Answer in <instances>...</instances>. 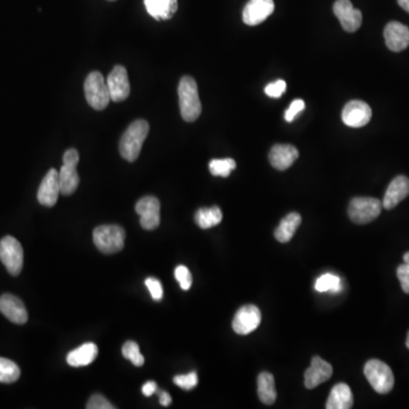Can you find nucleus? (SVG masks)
Instances as JSON below:
<instances>
[{
  "instance_id": "29",
  "label": "nucleus",
  "mask_w": 409,
  "mask_h": 409,
  "mask_svg": "<svg viewBox=\"0 0 409 409\" xmlns=\"http://www.w3.org/2000/svg\"><path fill=\"white\" fill-rule=\"evenodd\" d=\"M236 163L232 158H224V160H213L210 163V173L214 177H229L233 170H236Z\"/></svg>"
},
{
  "instance_id": "39",
  "label": "nucleus",
  "mask_w": 409,
  "mask_h": 409,
  "mask_svg": "<svg viewBox=\"0 0 409 409\" xmlns=\"http://www.w3.org/2000/svg\"><path fill=\"white\" fill-rule=\"evenodd\" d=\"M160 403L162 406L167 407L171 403H172V398H171V396L169 395V393L163 391V393H160Z\"/></svg>"
},
{
  "instance_id": "2",
  "label": "nucleus",
  "mask_w": 409,
  "mask_h": 409,
  "mask_svg": "<svg viewBox=\"0 0 409 409\" xmlns=\"http://www.w3.org/2000/svg\"><path fill=\"white\" fill-rule=\"evenodd\" d=\"M177 93L181 116L186 122H195L201 114V103L195 79L188 75L183 77L177 88Z\"/></svg>"
},
{
  "instance_id": "13",
  "label": "nucleus",
  "mask_w": 409,
  "mask_h": 409,
  "mask_svg": "<svg viewBox=\"0 0 409 409\" xmlns=\"http://www.w3.org/2000/svg\"><path fill=\"white\" fill-rule=\"evenodd\" d=\"M372 117V110L362 100H351L343 107V121L347 127H363L369 124Z\"/></svg>"
},
{
  "instance_id": "32",
  "label": "nucleus",
  "mask_w": 409,
  "mask_h": 409,
  "mask_svg": "<svg viewBox=\"0 0 409 409\" xmlns=\"http://www.w3.org/2000/svg\"><path fill=\"white\" fill-rule=\"evenodd\" d=\"M173 381L181 389L191 390L198 384V375L196 372H190L184 375L175 376Z\"/></svg>"
},
{
  "instance_id": "23",
  "label": "nucleus",
  "mask_w": 409,
  "mask_h": 409,
  "mask_svg": "<svg viewBox=\"0 0 409 409\" xmlns=\"http://www.w3.org/2000/svg\"><path fill=\"white\" fill-rule=\"evenodd\" d=\"M98 356V347L95 343H84L77 349L72 350L67 355L66 360L72 367H82L90 365Z\"/></svg>"
},
{
  "instance_id": "38",
  "label": "nucleus",
  "mask_w": 409,
  "mask_h": 409,
  "mask_svg": "<svg viewBox=\"0 0 409 409\" xmlns=\"http://www.w3.org/2000/svg\"><path fill=\"white\" fill-rule=\"evenodd\" d=\"M156 391L157 384L156 382H153V381H148V382L145 383L142 386V393L146 397L151 396V395H153Z\"/></svg>"
},
{
  "instance_id": "24",
  "label": "nucleus",
  "mask_w": 409,
  "mask_h": 409,
  "mask_svg": "<svg viewBox=\"0 0 409 409\" xmlns=\"http://www.w3.org/2000/svg\"><path fill=\"white\" fill-rule=\"evenodd\" d=\"M301 224V216L298 213H290L280 222L279 227L274 231L275 239L281 243H289L295 236L297 229Z\"/></svg>"
},
{
  "instance_id": "20",
  "label": "nucleus",
  "mask_w": 409,
  "mask_h": 409,
  "mask_svg": "<svg viewBox=\"0 0 409 409\" xmlns=\"http://www.w3.org/2000/svg\"><path fill=\"white\" fill-rule=\"evenodd\" d=\"M299 153L296 147L291 145H275L271 149L269 160L271 165L279 171H286L296 162Z\"/></svg>"
},
{
  "instance_id": "30",
  "label": "nucleus",
  "mask_w": 409,
  "mask_h": 409,
  "mask_svg": "<svg viewBox=\"0 0 409 409\" xmlns=\"http://www.w3.org/2000/svg\"><path fill=\"white\" fill-rule=\"evenodd\" d=\"M124 358L131 360L134 366H142L145 364V357L140 353L139 346L134 341H127L122 348Z\"/></svg>"
},
{
  "instance_id": "1",
  "label": "nucleus",
  "mask_w": 409,
  "mask_h": 409,
  "mask_svg": "<svg viewBox=\"0 0 409 409\" xmlns=\"http://www.w3.org/2000/svg\"><path fill=\"white\" fill-rule=\"evenodd\" d=\"M149 134V124L145 120H136L130 124L120 141V153L127 162L138 160L142 145Z\"/></svg>"
},
{
  "instance_id": "33",
  "label": "nucleus",
  "mask_w": 409,
  "mask_h": 409,
  "mask_svg": "<svg viewBox=\"0 0 409 409\" xmlns=\"http://www.w3.org/2000/svg\"><path fill=\"white\" fill-rule=\"evenodd\" d=\"M145 283H146V286L149 290L153 299L160 301L163 298L164 293L163 286H162L160 280L155 279V277H148Z\"/></svg>"
},
{
  "instance_id": "11",
  "label": "nucleus",
  "mask_w": 409,
  "mask_h": 409,
  "mask_svg": "<svg viewBox=\"0 0 409 409\" xmlns=\"http://www.w3.org/2000/svg\"><path fill=\"white\" fill-rule=\"evenodd\" d=\"M262 314L258 307L246 305L241 307L233 319L232 327L234 332L246 336L253 332L260 326Z\"/></svg>"
},
{
  "instance_id": "7",
  "label": "nucleus",
  "mask_w": 409,
  "mask_h": 409,
  "mask_svg": "<svg viewBox=\"0 0 409 409\" xmlns=\"http://www.w3.org/2000/svg\"><path fill=\"white\" fill-rule=\"evenodd\" d=\"M79 160L80 156L77 149L71 148L64 153L63 166L60 171V193L64 196H71L79 186L80 177L77 171Z\"/></svg>"
},
{
  "instance_id": "37",
  "label": "nucleus",
  "mask_w": 409,
  "mask_h": 409,
  "mask_svg": "<svg viewBox=\"0 0 409 409\" xmlns=\"http://www.w3.org/2000/svg\"><path fill=\"white\" fill-rule=\"evenodd\" d=\"M397 276L400 281L404 293L409 295V265L405 263L400 265L397 270Z\"/></svg>"
},
{
  "instance_id": "8",
  "label": "nucleus",
  "mask_w": 409,
  "mask_h": 409,
  "mask_svg": "<svg viewBox=\"0 0 409 409\" xmlns=\"http://www.w3.org/2000/svg\"><path fill=\"white\" fill-rule=\"evenodd\" d=\"M0 260L10 275H18L23 269V248L14 236H5L0 241Z\"/></svg>"
},
{
  "instance_id": "18",
  "label": "nucleus",
  "mask_w": 409,
  "mask_h": 409,
  "mask_svg": "<svg viewBox=\"0 0 409 409\" xmlns=\"http://www.w3.org/2000/svg\"><path fill=\"white\" fill-rule=\"evenodd\" d=\"M332 373L331 364L322 360L321 357H313L312 364L305 373V386L307 389H314L319 384L326 382L332 376Z\"/></svg>"
},
{
  "instance_id": "17",
  "label": "nucleus",
  "mask_w": 409,
  "mask_h": 409,
  "mask_svg": "<svg viewBox=\"0 0 409 409\" xmlns=\"http://www.w3.org/2000/svg\"><path fill=\"white\" fill-rule=\"evenodd\" d=\"M384 39L390 50L395 53L403 51L409 46V29L403 23L393 21L386 24Z\"/></svg>"
},
{
  "instance_id": "14",
  "label": "nucleus",
  "mask_w": 409,
  "mask_h": 409,
  "mask_svg": "<svg viewBox=\"0 0 409 409\" xmlns=\"http://www.w3.org/2000/svg\"><path fill=\"white\" fill-rule=\"evenodd\" d=\"M60 193V172L51 169L45 175L38 190V201L46 207L56 205Z\"/></svg>"
},
{
  "instance_id": "35",
  "label": "nucleus",
  "mask_w": 409,
  "mask_h": 409,
  "mask_svg": "<svg viewBox=\"0 0 409 409\" xmlns=\"http://www.w3.org/2000/svg\"><path fill=\"white\" fill-rule=\"evenodd\" d=\"M286 90V81L277 80L272 84H267L265 93L271 98H280Z\"/></svg>"
},
{
  "instance_id": "36",
  "label": "nucleus",
  "mask_w": 409,
  "mask_h": 409,
  "mask_svg": "<svg viewBox=\"0 0 409 409\" xmlns=\"http://www.w3.org/2000/svg\"><path fill=\"white\" fill-rule=\"evenodd\" d=\"M88 409H113L114 406L101 395H93L87 404Z\"/></svg>"
},
{
  "instance_id": "28",
  "label": "nucleus",
  "mask_w": 409,
  "mask_h": 409,
  "mask_svg": "<svg viewBox=\"0 0 409 409\" xmlns=\"http://www.w3.org/2000/svg\"><path fill=\"white\" fill-rule=\"evenodd\" d=\"M341 288L343 286L339 276L334 275L332 273L323 274L315 283V289L319 293H339Z\"/></svg>"
},
{
  "instance_id": "15",
  "label": "nucleus",
  "mask_w": 409,
  "mask_h": 409,
  "mask_svg": "<svg viewBox=\"0 0 409 409\" xmlns=\"http://www.w3.org/2000/svg\"><path fill=\"white\" fill-rule=\"evenodd\" d=\"M274 8L275 5L273 0H249L243 8V22L250 27L263 23L267 17L272 15Z\"/></svg>"
},
{
  "instance_id": "41",
  "label": "nucleus",
  "mask_w": 409,
  "mask_h": 409,
  "mask_svg": "<svg viewBox=\"0 0 409 409\" xmlns=\"http://www.w3.org/2000/svg\"><path fill=\"white\" fill-rule=\"evenodd\" d=\"M404 262H405V264H407V265H409V251L404 255Z\"/></svg>"
},
{
  "instance_id": "22",
  "label": "nucleus",
  "mask_w": 409,
  "mask_h": 409,
  "mask_svg": "<svg viewBox=\"0 0 409 409\" xmlns=\"http://www.w3.org/2000/svg\"><path fill=\"white\" fill-rule=\"evenodd\" d=\"M354 397L349 386L346 383H339L333 386L326 401L327 409H349L353 407Z\"/></svg>"
},
{
  "instance_id": "5",
  "label": "nucleus",
  "mask_w": 409,
  "mask_h": 409,
  "mask_svg": "<svg viewBox=\"0 0 409 409\" xmlns=\"http://www.w3.org/2000/svg\"><path fill=\"white\" fill-rule=\"evenodd\" d=\"M84 95L93 110H103L110 101L106 80L100 72H91L84 82Z\"/></svg>"
},
{
  "instance_id": "21",
  "label": "nucleus",
  "mask_w": 409,
  "mask_h": 409,
  "mask_svg": "<svg viewBox=\"0 0 409 409\" xmlns=\"http://www.w3.org/2000/svg\"><path fill=\"white\" fill-rule=\"evenodd\" d=\"M150 16L157 21L171 20L177 10V0H143Z\"/></svg>"
},
{
  "instance_id": "42",
  "label": "nucleus",
  "mask_w": 409,
  "mask_h": 409,
  "mask_svg": "<svg viewBox=\"0 0 409 409\" xmlns=\"http://www.w3.org/2000/svg\"><path fill=\"white\" fill-rule=\"evenodd\" d=\"M406 346H407V348H408V349H409V331H408V334H407Z\"/></svg>"
},
{
  "instance_id": "26",
  "label": "nucleus",
  "mask_w": 409,
  "mask_h": 409,
  "mask_svg": "<svg viewBox=\"0 0 409 409\" xmlns=\"http://www.w3.org/2000/svg\"><path fill=\"white\" fill-rule=\"evenodd\" d=\"M223 214L220 207L214 206L210 208H200L197 210L195 221L200 229L207 230L216 227L222 222Z\"/></svg>"
},
{
  "instance_id": "43",
  "label": "nucleus",
  "mask_w": 409,
  "mask_h": 409,
  "mask_svg": "<svg viewBox=\"0 0 409 409\" xmlns=\"http://www.w3.org/2000/svg\"><path fill=\"white\" fill-rule=\"evenodd\" d=\"M110 1H115V0H110Z\"/></svg>"
},
{
  "instance_id": "6",
  "label": "nucleus",
  "mask_w": 409,
  "mask_h": 409,
  "mask_svg": "<svg viewBox=\"0 0 409 409\" xmlns=\"http://www.w3.org/2000/svg\"><path fill=\"white\" fill-rule=\"evenodd\" d=\"M382 207V203L376 198L357 197L350 201L348 215L354 223H371L380 216Z\"/></svg>"
},
{
  "instance_id": "31",
  "label": "nucleus",
  "mask_w": 409,
  "mask_h": 409,
  "mask_svg": "<svg viewBox=\"0 0 409 409\" xmlns=\"http://www.w3.org/2000/svg\"><path fill=\"white\" fill-rule=\"evenodd\" d=\"M174 275H175V279L180 284L181 289L184 290V291L189 290L193 286V275L188 270V267H183V265L177 267L175 269V272H174Z\"/></svg>"
},
{
  "instance_id": "16",
  "label": "nucleus",
  "mask_w": 409,
  "mask_h": 409,
  "mask_svg": "<svg viewBox=\"0 0 409 409\" xmlns=\"http://www.w3.org/2000/svg\"><path fill=\"white\" fill-rule=\"evenodd\" d=\"M0 312L7 319L15 324H25L27 322V310L23 301L16 296L5 293L0 297Z\"/></svg>"
},
{
  "instance_id": "19",
  "label": "nucleus",
  "mask_w": 409,
  "mask_h": 409,
  "mask_svg": "<svg viewBox=\"0 0 409 409\" xmlns=\"http://www.w3.org/2000/svg\"><path fill=\"white\" fill-rule=\"evenodd\" d=\"M407 196H409V179L399 175L395 177L388 186L383 198L382 206L386 210H393Z\"/></svg>"
},
{
  "instance_id": "4",
  "label": "nucleus",
  "mask_w": 409,
  "mask_h": 409,
  "mask_svg": "<svg viewBox=\"0 0 409 409\" xmlns=\"http://www.w3.org/2000/svg\"><path fill=\"white\" fill-rule=\"evenodd\" d=\"M364 374L373 389L380 395H386L393 389L395 377L393 371L381 360H369L364 367Z\"/></svg>"
},
{
  "instance_id": "3",
  "label": "nucleus",
  "mask_w": 409,
  "mask_h": 409,
  "mask_svg": "<svg viewBox=\"0 0 409 409\" xmlns=\"http://www.w3.org/2000/svg\"><path fill=\"white\" fill-rule=\"evenodd\" d=\"M93 243L103 253H119L123 249L125 231L119 225H101L93 230Z\"/></svg>"
},
{
  "instance_id": "12",
  "label": "nucleus",
  "mask_w": 409,
  "mask_h": 409,
  "mask_svg": "<svg viewBox=\"0 0 409 409\" xmlns=\"http://www.w3.org/2000/svg\"><path fill=\"white\" fill-rule=\"evenodd\" d=\"M333 12L347 32H356L362 25L363 15L360 10L353 6L350 0H336L333 5Z\"/></svg>"
},
{
  "instance_id": "40",
  "label": "nucleus",
  "mask_w": 409,
  "mask_h": 409,
  "mask_svg": "<svg viewBox=\"0 0 409 409\" xmlns=\"http://www.w3.org/2000/svg\"><path fill=\"white\" fill-rule=\"evenodd\" d=\"M399 6L409 13V0H398Z\"/></svg>"
},
{
  "instance_id": "34",
  "label": "nucleus",
  "mask_w": 409,
  "mask_h": 409,
  "mask_svg": "<svg viewBox=\"0 0 409 409\" xmlns=\"http://www.w3.org/2000/svg\"><path fill=\"white\" fill-rule=\"evenodd\" d=\"M303 110H305V101H303V100H293L291 105H290L289 108L286 110L284 119H286V122H289L290 123V122H293V121L296 119L297 115L301 113Z\"/></svg>"
},
{
  "instance_id": "25",
  "label": "nucleus",
  "mask_w": 409,
  "mask_h": 409,
  "mask_svg": "<svg viewBox=\"0 0 409 409\" xmlns=\"http://www.w3.org/2000/svg\"><path fill=\"white\" fill-rule=\"evenodd\" d=\"M257 386H258V397L260 401L265 405H273L276 400L275 381L274 376L269 372L260 373L257 379Z\"/></svg>"
},
{
  "instance_id": "27",
  "label": "nucleus",
  "mask_w": 409,
  "mask_h": 409,
  "mask_svg": "<svg viewBox=\"0 0 409 409\" xmlns=\"http://www.w3.org/2000/svg\"><path fill=\"white\" fill-rule=\"evenodd\" d=\"M20 375V367L17 364L14 363L13 360L0 357V383L10 384L16 382Z\"/></svg>"
},
{
  "instance_id": "10",
  "label": "nucleus",
  "mask_w": 409,
  "mask_h": 409,
  "mask_svg": "<svg viewBox=\"0 0 409 409\" xmlns=\"http://www.w3.org/2000/svg\"><path fill=\"white\" fill-rule=\"evenodd\" d=\"M110 91V100L114 103H122L127 99L130 95V82L127 77V71L122 65H116L106 80Z\"/></svg>"
},
{
  "instance_id": "9",
  "label": "nucleus",
  "mask_w": 409,
  "mask_h": 409,
  "mask_svg": "<svg viewBox=\"0 0 409 409\" xmlns=\"http://www.w3.org/2000/svg\"><path fill=\"white\" fill-rule=\"evenodd\" d=\"M136 212L139 214L140 224L147 231L160 227V203L156 197H143L136 203Z\"/></svg>"
}]
</instances>
